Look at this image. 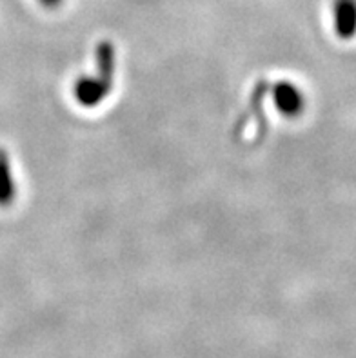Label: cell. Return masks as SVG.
Listing matches in <instances>:
<instances>
[{
    "label": "cell",
    "mask_w": 356,
    "mask_h": 358,
    "mask_svg": "<svg viewBox=\"0 0 356 358\" xmlns=\"http://www.w3.org/2000/svg\"><path fill=\"white\" fill-rule=\"evenodd\" d=\"M333 26L342 41L356 35V0H333Z\"/></svg>",
    "instance_id": "3957f363"
},
{
    "label": "cell",
    "mask_w": 356,
    "mask_h": 358,
    "mask_svg": "<svg viewBox=\"0 0 356 358\" xmlns=\"http://www.w3.org/2000/svg\"><path fill=\"white\" fill-rule=\"evenodd\" d=\"M38 2H41V6H44L48 9H57L59 6H62L64 0H38Z\"/></svg>",
    "instance_id": "5b68a950"
},
{
    "label": "cell",
    "mask_w": 356,
    "mask_h": 358,
    "mask_svg": "<svg viewBox=\"0 0 356 358\" xmlns=\"http://www.w3.org/2000/svg\"><path fill=\"white\" fill-rule=\"evenodd\" d=\"M97 75H82L73 82V96L82 108H97L113 90L117 53L109 41H102L95 51Z\"/></svg>",
    "instance_id": "6da1fadb"
},
{
    "label": "cell",
    "mask_w": 356,
    "mask_h": 358,
    "mask_svg": "<svg viewBox=\"0 0 356 358\" xmlns=\"http://www.w3.org/2000/svg\"><path fill=\"white\" fill-rule=\"evenodd\" d=\"M271 99L280 115L287 118H297L306 109L304 91L291 80H278L271 87Z\"/></svg>",
    "instance_id": "7a4b0ae2"
},
{
    "label": "cell",
    "mask_w": 356,
    "mask_h": 358,
    "mask_svg": "<svg viewBox=\"0 0 356 358\" xmlns=\"http://www.w3.org/2000/svg\"><path fill=\"white\" fill-rule=\"evenodd\" d=\"M17 193L18 187L15 182L13 168H11V159L8 151L0 148V208L4 209L13 206Z\"/></svg>",
    "instance_id": "277c9868"
}]
</instances>
